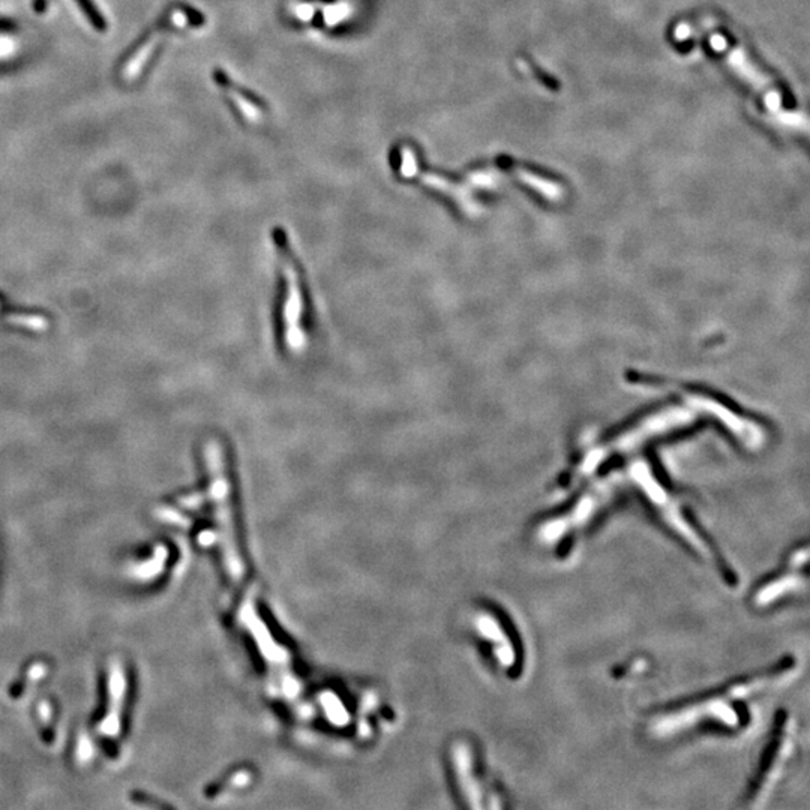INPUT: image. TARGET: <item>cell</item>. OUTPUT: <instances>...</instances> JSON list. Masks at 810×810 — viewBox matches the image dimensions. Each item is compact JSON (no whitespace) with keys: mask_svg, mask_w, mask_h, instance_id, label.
<instances>
[{"mask_svg":"<svg viewBox=\"0 0 810 810\" xmlns=\"http://www.w3.org/2000/svg\"><path fill=\"white\" fill-rule=\"evenodd\" d=\"M809 563V546L801 545L788 555L785 567L779 574L761 582L750 597L754 608L767 609L784 600L799 596L807 590L806 566Z\"/></svg>","mask_w":810,"mask_h":810,"instance_id":"6","label":"cell"},{"mask_svg":"<svg viewBox=\"0 0 810 810\" xmlns=\"http://www.w3.org/2000/svg\"><path fill=\"white\" fill-rule=\"evenodd\" d=\"M0 314H2V305H0Z\"/></svg>","mask_w":810,"mask_h":810,"instance_id":"11","label":"cell"},{"mask_svg":"<svg viewBox=\"0 0 810 810\" xmlns=\"http://www.w3.org/2000/svg\"><path fill=\"white\" fill-rule=\"evenodd\" d=\"M627 477L632 480V484L654 509L659 519L666 525L674 536L680 539L681 544H684L702 560L711 563L719 561L707 537L701 534L692 521L687 518L680 503L659 482V479L653 474L647 462L635 461L627 470Z\"/></svg>","mask_w":810,"mask_h":810,"instance_id":"2","label":"cell"},{"mask_svg":"<svg viewBox=\"0 0 810 810\" xmlns=\"http://www.w3.org/2000/svg\"><path fill=\"white\" fill-rule=\"evenodd\" d=\"M797 674V660L785 659L776 668L754 674L713 694L651 714L645 724V731L653 740H672L704 726L737 729L741 725L744 701L789 684Z\"/></svg>","mask_w":810,"mask_h":810,"instance_id":"1","label":"cell"},{"mask_svg":"<svg viewBox=\"0 0 810 810\" xmlns=\"http://www.w3.org/2000/svg\"><path fill=\"white\" fill-rule=\"evenodd\" d=\"M692 419H694L692 413L687 411V410H683V409L666 410L665 413H660L654 417H650L647 422H645L644 426H638L634 431H630L627 435H624L623 439L612 443L609 447L594 450V452L587 455V458L582 461L576 476H579V477L581 476H589L593 470L597 469V465L602 462L608 455H611L612 452H621V450L632 449V447L641 444L644 440H647L645 437H650V435H653V434H659V432L666 431V429L674 428L677 425L679 426L686 425Z\"/></svg>","mask_w":810,"mask_h":810,"instance_id":"7","label":"cell"},{"mask_svg":"<svg viewBox=\"0 0 810 810\" xmlns=\"http://www.w3.org/2000/svg\"><path fill=\"white\" fill-rule=\"evenodd\" d=\"M795 722L791 716L780 717L770 749L761 765L759 774L754 782L752 791L747 795L749 807H762L770 800L774 788L786 771L788 764L795 749Z\"/></svg>","mask_w":810,"mask_h":810,"instance_id":"5","label":"cell"},{"mask_svg":"<svg viewBox=\"0 0 810 810\" xmlns=\"http://www.w3.org/2000/svg\"><path fill=\"white\" fill-rule=\"evenodd\" d=\"M477 635L488 642L492 657L503 671L510 672L519 665V650L504 623L489 611H479L473 619Z\"/></svg>","mask_w":810,"mask_h":810,"instance_id":"8","label":"cell"},{"mask_svg":"<svg viewBox=\"0 0 810 810\" xmlns=\"http://www.w3.org/2000/svg\"><path fill=\"white\" fill-rule=\"evenodd\" d=\"M452 762L456 784L465 804L473 809L488 807L486 801L489 795L477 776L471 746L465 741H456L452 746Z\"/></svg>","mask_w":810,"mask_h":810,"instance_id":"9","label":"cell"},{"mask_svg":"<svg viewBox=\"0 0 810 810\" xmlns=\"http://www.w3.org/2000/svg\"><path fill=\"white\" fill-rule=\"evenodd\" d=\"M206 462L209 467L210 479H212V482H210V492H212L215 519L221 536L224 563L225 567H227V572L233 576V579L240 581L244 576V563L242 559H240L236 542L229 480H227V474H225L221 449L216 444L212 443L206 447Z\"/></svg>","mask_w":810,"mask_h":810,"instance_id":"4","label":"cell"},{"mask_svg":"<svg viewBox=\"0 0 810 810\" xmlns=\"http://www.w3.org/2000/svg\"><path fill=\"white\" fill-rule=\"evenodd\" d=\"M621 480L623 477L619 474L599 480L567 512L537 524L534 529L536 542L544 548H560L567 540L578 536L594 521L600 510L611 503Z\"/></svg>","mask_w":810,"mask_h":810,"instance_id":"3","label":"cell"},{"mask_svg":"<svg viewBox=\"0 0 810 810\" xmlns=\"http://www.w3.org/2000/svg\"><path fill=\"white\" fill-rule=\"evenodd\" d=\"M531 69H533V72L537 75V79H539L540 83H544V84L548 86L549 89H557V87H560V83L555 81L552 77H549V75L545 74L544 71H540L536 65H531Z\"/></svg>","mask_w":810,"mask_h":810,"instance_id":"10","label":"cell"}]
</instances>
